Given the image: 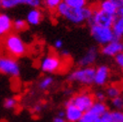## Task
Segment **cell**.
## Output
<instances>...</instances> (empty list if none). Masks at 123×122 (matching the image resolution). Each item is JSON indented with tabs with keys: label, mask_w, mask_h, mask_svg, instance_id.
Returning a JSON list of instances; mask_svg holds the SVG:
<instances>
[{
	"label": "cell",
	"mask_w": 123,
	"mask_h": 122,
	"mask_svg": "<svg viewBox=\"0 0 123 122\" xmlns=\"http://www.w3.org/2000/svg\"><path fill=\"white\" fill-rule=\"evenodd\" d=\"M56 13L70 21L73 24H81L84 21H89L93 15V7H85L81 9L72 8L64 2H62L56 10Z\"/></svg>",
	"instance_id": "cell-1"
},
{
	"label": "cell",
	"mask_w": 123,
	"mask_h": 122,
	"mask_svg": "<svg viewBox=\"0 0 123 122\" xmlns=\"http://www.w3.org/2000/svg\"><path fill=\"white\" fill-rule=\"evenodd\" d=\"M2 45L5 52L10 57H21L27 52V47L19 35L10 33L2 40Z\"/></svg>",
	"instance_id": "cell-2"
},
{
	"label": "cell",
	"mask_w": 123,
	"mask_h": 122,
	"mask_svg": "<svg viewBox=\"0 0 123 122\" xmlns=\"http://www.w3.org/2000/svg\"><path fill=\"white\" fill-rule=\"evenodd\" d=\"M96 69L93 67H80L73 72H71L68 76V80L72 82H78L83 85H91L94 83Z\"/></svg>",
	"instance_id": "cell-3"
},
{
	"label": "cell",
	"mask_w": 123,
	"mask_h": 122,
	"mask_svg": "<svg viewBox=\"0 0 123 122\" xmlns=\"http://www.w3.org/2000/svg\"><path fill=\"white\" fill-rule=\"evenodd\" d=\"M90 33L94 40L101 45H106L115 40V35L111 27H104L99 25H91Z\"/></svg>",
	"instance_id": "cell-4"
},
{
	"label": "cell",
	"mask_w": 123,
	"mask_h": 122,
	"mask_svg": "<svg viewBox=\"0 0 123 122\" xmlns=\"http://www.w3.org/2000/svg\"><path fill=\"white\" fill-rule=\"evenodd\" d=\"M116 16L110 15L106 12L102 11L95 6L93 7V15L88 21L90 25H99V26H104V27H111L115 22Z\"/></svg>",
	"instance_id": "cell-5"
},
{
	"label": "cell",
	"mask_w": 123,
	"mask_h": 122,
	"mask_svg": "<svg viewBox=\"0 0 123 122\" xmlns=\"http://www.w3.org/2000/svg\"><path fill=\"white\" fill-rule=\"evenodd\" d=\"M68 101L71 102L73 105H75L84 113L89 111L91 107L93 106V104L95 103V98H94V95H92L88 92H81L79 94H76L75 96H73Z\"/></svg>",
	"instance_id": "cell-6"
},
{
	"label": "cell",
	"mask_w": 123,
	"mask_h": 122,
	"mask_svg": "<svg viewBox=\"0 0 123 122\" xmlns=\"http://www.w3.org/2000/svg\"><path fill=\"white\" fill-rule=\"evenodd\" d=\"M63 66V60L56 54H48L41 60L40 69L43 72L55 73L59 71Z\"/></svg>",
	"instance_id": "cell-7"
},
{
	"label": "cell",
	"mask_w": 123,
	"mask_h": 122,
	"mask_svg": "<svg viewBox=\"0 0 123 122\" xmlns=\"http://www.w3.org/2000/svg\"><path fill=\"white\" fill-rule=\"evenodd\" d=\"M0 71L11 77H18L20 74L19 65L13 57L2 56L0 58Z\"/></svg>",
	"instance_id": "cell-8"
},
{
	"label": "cell",
	"mask_w": 123,
	"mask_h": 122,
	"mask_svg": "<svg viewBox=\"0 0 123 122\" xmlns=\"http://www.w3.org/2000/svg\"><path fill=\"white\" fill-rule=\"evenodd\" d=\"M101 52L106 56H117L123 52V42L115 39L101 48Z\"/></svg>",
	"instance_id": "cell-9"
},
{
	"label": "cell",
	"mask_w": 123,
	"mask_h": 122,
	"mask_svg": "<svg viewBox=\"0 0 123 122\" xmlns=\"http://www.w3.org/2000/svg\"><path fill=\"white\" fill-rule=\"evenodd\" d=\"M65 113H66V120L68 122H79L83 116V112L75 105H73L71 102L67 101L65 104Z\"/></svg>",
	"instance_id": "cell-10"
},
{
	"label": "cell",
	"mask_w": 123,
	"mask_h": 122,
	"mask_svg": "<svg viewBox=\"0 0 123 122\" xmlns=\"http://www.w3.org/2000/svg\"><path fill=\"white\" fill-rule=\"evenodd\" d=\"M98 55V49L96 47H91L88 49V51L84 54V56L80 58L78 61V64L80 67H90L91 64L94 63Z\"/></svg>",
	"instance_id": "cell-11"
},
{
	"label": "cell",
	"mask_w": 123,
	"mask_h": 122,
	"mask_svg": "<svg viewBox=\"0 0 123 122\" xmlns=\"http://www.w3.org/2000/svg\"><path fill=\"white\" fill-rule=\"evenodd\" d=\"M109 78V68L105 65H101L99 67L96 68V72H95V78H94V83L96 85H102L106 84L107 80Z\"/></svg>",
	"instance_id": "cell-12"
},
{
	"label": "cell",
	"mask_w": 123,
	"mask_h": 122,
	"mask_svg": "<svg viewBox=\"0 0 123 122\" xmlns=\"http://www.w3.org/2000/svg\"><path fill=\"white\" fill-rule=\"evenodd\" d=\"M112 30L115 35V39L121 40L123 37V8L118 9L115 22L112 26Z\"/></svg>",
	"instance_id": "cell-13"
},
{
	"label": "cell",
	"mask_w": 123,
	"mask_h": 122,
	"mask_svg": "<svg viewBox=\"0 0 123 122\" xmlns=\"http://www.w3.org/2000/svg\"><path fill=\"white\" fill-rule=\"evenodd\" d=\"M13 28V21L11 18L5 13L0 14V34L3 35H8L10 34L11 29Z\"/></svg>",
	"instance_id": "cell-14"
},
{
	"label": "cell",
	"mask_w": 123,
	"mask_h": 122,
	"mask_svg": "<svg viewBox=\"0 0 123 122\" xmlns=\"http://www.w3.org/2000/svg\"><path fill=\"white\" fill-rule=\"evenodd\" d=\"M97 7L110 15H114V16L117 15L118 8L116 7V5L114 3H112L110 0H102L101 2L97 4Z\"/></svg>",
	"instance_id": "cell-15"
},
{
	"label": "cell",
	"mask_w": 123,
	"mask_h": 122,
	"mask_svg": "<svg viewBox=\"0 0 123 122\" xmlns=\"http://www.w3.org/2000/svg\"><path fill=\"white\" fill-rule=\"evenodd\" d=\"M42 19V12L38 9H31L26 16V21L28 24H31V25H38L41 22Z\"/></svg>",
	"instance_id": "cell-16"
},
{
	"label": "cell",
	"mask_w": 123,
	"mask_h": 122,
	"mask_svg": "<svg viewBox=\"0 0 123 122\" xmlns=\"http://www.w3.org/2000/svg\"><path fill=\"white\" fill-rule=\"evenodd\" d=\"M89 111H91L92 113H94L95 115H97L98 117L102 116V115L105 114L108 110H107V106L104 102H99V101H95V103L93 104V106L91 107V109Z\"/></svg>",
	"instance_id": "cell-17"
},
{
	"label": "cell",
	"mask_w": 123,
	"mask_h": 122,
	"mask_svg": "<svg viewBox=\"0 0 123 122\" xmlns=\"http://www.w3.org/2000/svg\"><path fill=\"white\" fill-rule=\"evenodd\" d=\"M63 2L70 7L76 9L87 7V0H63Z\"/></svg>",
	"instance_id": "cell-18"
},
{
	"label": "cell",
	"mask_w": 123,
	"mask_h": 122,
	"mask_svg": "<svg viewBox=\"0 0 123 122\" xmlns=\"http://www.w3.org/2000/svg\"><path fill=\"white\" fill-rule=\"evenodd\" d=\"M120 88L117 86V85H115V84H113V85H110V86H108L107 87V89H106V95H107V97H109L110 99H114V98H116V97H119L120 96Z\"/></svg>",
	"instance_id": "cell-19"
},
{
	"label": "cell",
	"mask_w": 123,
	"mask_h": 122,
	"mask_svg": "<svg viewBox=\"0 0 123 122\" xmlns=\"http://www.w3.org/2000/svg\"><path fill=\"white\" fill-rule=\"evenodd\" d=\"M63 2V0H44L45 6L51 11H56L57 8L59 7V5Z\"/></svg>",
	"instance_id": "cell-20"
},
{
	"label": "cell",
	"mask_w": 123,
	"mask_h": 122,
	"mask_svg": "<svg viewBox=\"0 0 123 122\" xmlns=\"http://www.w3.org/2000/svg\"><path fill=\"white\" fill-rule=\"evenodd\" d=\"M98 118L99 117L97 115H95L94 113H92L91 111H87L83 113V116L81 117L79 122H96Z\"/></svg>",
	"instance_id": "cell-21"
},
{
	"label": "cell",
	"mask_w": 123,
	"mask_h": 122,
	"mask_svg": "<svg viewBox=\"0 0 123 122\" xmlns=\"http://www.w3.org/2000/svg\"><path fill=\"white\" fill-rule=\"evenodd\" d=\"M53 83V78L50 76H46L44 78L41 79V81L39 82V88L41 90H46L51 86V84Z\"/></svg>",
	"instance_id": "cell-22"
},
{
	"label": "cell",
	"mask_w": 123,
	"mask_h": 122,
	"mask_svg": "<svg viewBox=\"0 0 123 122\" xmlns=\"http://www.w3.org/2000/svg\"><path fill=\"white\" fill-rule=\"evenodd\" d=\"M18 4H26L28 6H31L34 9L38 8L42 3V0H17Z\"/></svg>",
	"instance_id": "cell-23"
},
{
	"label": "cell",
	"mask_w": 123,
	"mask_h": 122,
	"mask_svg": "<svg viewBox=\"0 0 123 122\" xmlns=\"http://www.w3.org/2000/svg\"><path fill=\"white\" fill-rule=\"evenodd\" d=\"M27 22L23 19H16L13 21V28L16 31H22V30L26 29Z\"/></svg>",
	"instance_id": "cell-24"
},
{
	"label": "cell",
	"mask_w": 123,
	"mask_h": 122,
	"mask_svg": "<svg viewBox=\"0 0 123 122\" xmlns=\"http://www.w3.org/2000/svg\"><path fill=\"white\" fill-rule=\"evenodd\" d=\"M0 5L3 9H10L18 5L17 0H0Z\"/></svg>",
	"instance_id": "cell-25"
},
{
	"label": "cell",
	"mask_w": 123,
	"mask_h": 122,
	"mask_svg": "<svg viewBox=\"0 0 123 122\" xmlns=\"http://www.w3.org/2000/svg\"><path fill=\"white\" fill-rule=\"evenodd\" d=\"M112 122H123V111L121 110H113L110 111Z\"/></svg>",
	"instance_id": "cell-26"
},
{
	"label": "cell",
	"mask_w": 123,
	"mask_h": 122,
	"mask_svg": "<svg viewBox=\"0 0 123 122\" xmlns=\"http://www.w3.org/2000/svg\"><path fill=\"white\" fill-rule=\"evenodd\" d=\"M111 104H112V107L115 108V110H121V109H123V97L119 96L112 99Z\"/></svg>",
	"instance_id": "cell-27"
},
{
	"label": "cell",
	"mask_w": 123,
	"mask_h": 122,
	"mask_svg": "<svg viewBox=\"0 0 123 122\" xmlns=\"http://www.w3.org/2000/svg\"><path fill=\"white\" fill-rule=\"evenodd\" d=\"M3 105L6 109H13L17 105V100L13 97H9V98H6L4 100Z\"/></svg>",
	"instance_id": "cell-28"
},
{
	"label": "cell",
	"mask_w": 123,
	"mask_h": 122,
	"mask_svg": "<svg viewBox=\"0 0 123 122\" xmlns=\"http://www.w3.org/2000/svg\"><path fill=\"white\" fill-rule=\"evenodd\" d=\"M106 93L103 92V91H97L94 94V98L96 101H99V102H104V100L106 99Z\"/></svg>",
	"instance_id": "cell-29"
},
{
	"label": "cell",
	"mask_w": 123,
	"mask_h": 122,
	"mask_svg": "<svg viewBox=\"0 0 123 122\" xmlns=\"http://www.w3.org/2000/svg\"><path fill=\"white\" fill-rule=\"evenodd\" d=\"M96 122H112L111 120V115H110V111H107L104 115L100 116L97 119Z\"/></svg>",
	"instance_id": "cell-30"
},
{
	"label": "cell",
	"mask_w": 123,
	"mask_h": 122,
	"mask_svg": "<svg viewBox=\"0 0 123 122\" xmlns=\"http://www.w3.org/2000/svg\"><path fill=\"white\" fill-rule=\"evenodd\" d=\"M115 61H116V63H117V65L123 70V52L118 54L117 56H115Z\"/></svg>",
	"instance_id": "cell-31"
},
{
	"label": "cell",
	"mask_w": 123,
	"mask_h": 122,
	"mask_svg": "<svg viewBox=\"0 0 123 122\" xmlns=\"http://www.w3.org/2000/svg\"><path fill=\"white\" fill-rule=\"evenodd\" d=\"M110 1L112 3H114L118 9L123 8V0H110Z\"/></svg>",
	"instance_id": "cell-32"
},
{
	"label": "cell",
	"mask_w": 123,
	"mask_h": 122,
	"mask_svg": "<svg viewBox=\"0 0 123 122\" xmlns=\"http://www.w3.org/2000/svg\"><path fill=\"white\" fill-rule=\"evenodd\" d=\"M54 47L56 48V49H62V47H63V42H62V40L57 39L56 41H55V43H54Z\"/></svg>",
	"instance_id": "cell-33"
},
{
	"label": "cell",
	"mask_w": 123,
	"mask_h": 122,
	"mask_svg": "<svg viewBox=\"0 0 123 122\" xmlns=\"http://www.w3.org/2000/svg\"><path fill=\"white\" fill-rule=\"evenodd\" d=\"M53 122H66V118H62V117L56 116L53 119Z\"/></svg>",
	"instance_id": "cell-34"
},
{
	"label": "cell",
	"mask_w": 123,
	"mask_h": 122,
	"mask_svg": "<svg viewBox=\"0 0 123 122\" xmlns=\"http://www.w3.org/2000/svg\"><path fill=\"white\" fill-rule=\"evenodd\" d=\"M41 110H42V108H41L40 105H35V106L33 107V111H34L35 113H39Z\"/></svg>",
	"instance_id": "cell-35"
},
{
	"label": "cell",
	"mask_w": 123,
	"mask_h": 122,
	"mask_svg": "<svg viewBox=\"0 0 123 122\" xmlns=\"http://www.w3.org/2000/svg\"><path fill=\"white\" fill-rule=\"evenodd\" d=\"M57 116L62 117V118H65V117H66V113H65V111H63V110H60V111L58 112V114H57Z\"/></svg>",
	"instance_id": "cell-36"
},
{
	"label": "cell",
	"mask_w": 123,
	"mask_h": 122,
	"mask_svg": "<svg viewBox=\"0 0 123 122\" xmlns=\"http://www.w3.org/2000/svg\"><path fill=\"white\" fill-rule=\"evenodd\" d=\"M68 55H69V52L67 50L63 49L62 51H61V56H62V57H68Z\"/></svg>",
	"instance_id": "cell-37"
}]
</instances>
